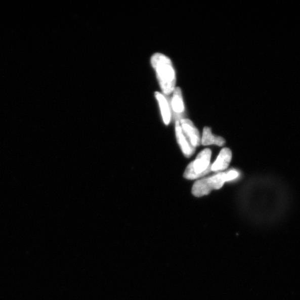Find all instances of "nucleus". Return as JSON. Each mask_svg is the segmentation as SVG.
<instances>
[{"label":"nucleus","mask_w":300,"mask_h":300,"mask_svg":"<svg viewBox=\"0 0 300 300\" xmlns=\"http://www.w3.org/2000/svg\"><path fill=\"white\" fill-rule=\"evenodd\" d=\"M151 63L163 93L167 95L170 94L175 89L177 81L172 61L165 55L156 53L152 55Z\"/></svg>","instance_id":"f257e3e1"},{"label":"nucleus","mask_w":300,"mask_h":300,"mask_svg":"<svg viewBox=\"0 0 300 300\" xmlns=\"http://www.w3.org/2000/svg\"><path fill=\"white\" fill-rule=\"evenodd\" d=\"M239 176L238 172L231 170L218 174L208 178L196 181L192 187V194L196 197L207 195L213 190H219L222 188L225 182L233 180Z\"/></svg>","instance_id":"f03ea898"},{"label":"nucleus","mask_w":300,"mask_h":300,"mask_svg":"<svg viewBox=\"0 0 300 300\" xmlns=\"http://www.w3.org/2000/svg\"><path fill=\"white\" fill-rule=\"evenodd\" d=\"M212 152L210 149L202 150L197 155L196 159L191 162L186 167L184 177L186 179L194 180L207 174L211 170L210 161Z\"/></svg>","instance_id":"7ed1b4c3"},{"label":"nucleus","mask_w":300,"mask_h":300,"mask_svg":"<svg viewBox=\"0 0 300 300\" xmlns=\"http://www.w3.org/2000/svg\"><path fill=\"white\" fill-rule=\"evenodd\" d=\"M181 127L185 137L194 148L201 144L200 134L194 124L189 119H183L181 121Z\"/></svg>","instance_id":"20e7f679"},{"label":"nucleus","mask_w":300,"mask_h":300,"mask_svg":"<svg viewBox=\"0 0 300 300\" xmlns=\"http://www.w3.org/2000/svg\"><path fill=\"white\" fill-rule=\"evenodd\" d=\"M175 132H176L178 142L184 154L186 157L191 156L194 154L195 148L191 145L189 141L185 137L178 121H177L175 124Z\"/></svg>","instance_id":"39448f33"},{"label":"nucleus","mask_w":300,"mask_h":300,"mask_svg":"<svg viewBox=\"0 0 300 300\" xmlns=\"http://www.w3.org/2000/svg\"><path fill=\"white\" fill-rule=\"evenodd\" d=\"M232 159V152L228 148H224L220 151L216 161L211 165L213 172L223 171L227 168Z\"/></svg>","instance_id":"423d86ee"},{"label":"nucleus","mask_w":300,"mask_h":300,"mask_svg":"<svg viewBox=\"0 0 300 300\" xmlns=\"http://www.w3.org/2000/svg\"><path fill=\"white\" fill-rule=\"evenodd\" d=\"M172 107L175 118L177 121L180 119L184 112V105L182 93L179 88H175L172 99Z\"/></svg>","instance_id":"0eeeda50"},{"label":"nucleus","mask_w":300,"mask_h":300,"mask_svg":"<svg viewBox=\"0 0 300 300\" xmlns=\"http://www.w3.org/2000/svg\"><path fill=\"white\" fill-rule=\"evenodd\" d=\"M155 97L159 105L164 123L168 124L171 121V111L166 98L162 94L156 92Z\"/></svg>","instance_id":"6e6552de"},{"label":"nucleus","mask_w":300,"mask_h":300,"mask_svg":"<svg viewBox=\"0 0 300 300\" xmlns=\"http://www.w3.org/2000/svg\"><path fill=\"white\" fill-rule=\"evenodd\" d=\"M201 144L204 146L217 145L219 146H223L225 144V140L222 137L213 135L211 128L205 127L203 130Z\"/></svg>","instance_id":"1a4fd4ad"}]
</instances>
